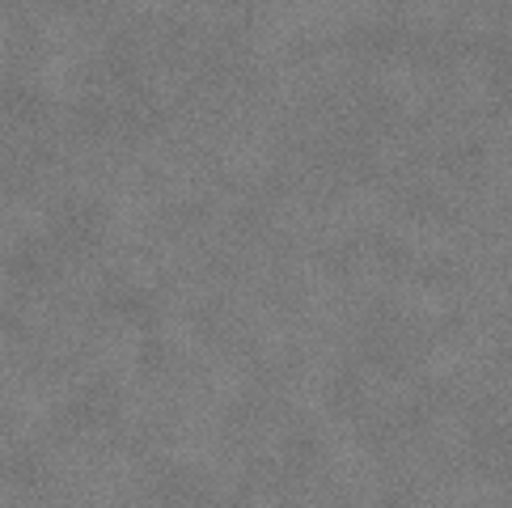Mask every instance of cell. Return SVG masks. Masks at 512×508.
Returning <instances> with one entry per match:
<instances>
[]
</instances>
